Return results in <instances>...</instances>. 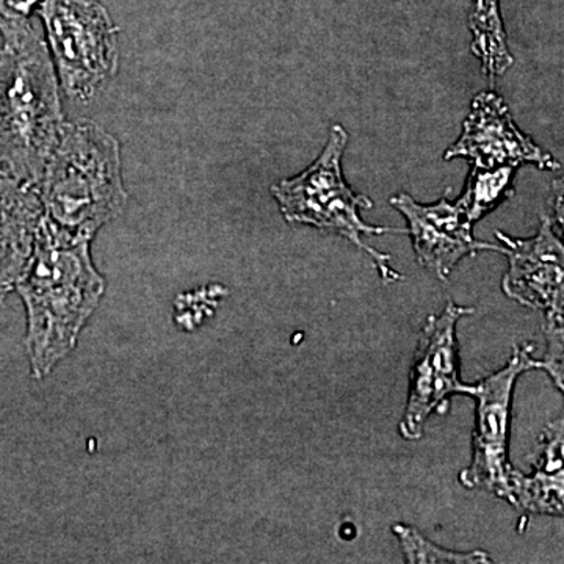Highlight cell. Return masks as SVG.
I'll return each instance as SVG.
<instances>
[{"instance_id":"obj_1","label":"cell","mask_w":564,"mask_h":564,"mask_svg":"<svg viewBox=\"0 0 564 564\" xmlns=\"http://www.w3.org/2000/svg\"><path fill=\"white\" fill-rule=\"evenodd\" d=\"M90 243L63 236L41 217L31 259L14 285L25 307V350L35 380H44L76 348L101 303L106 280Z\"/></svg>"},{"instance_id":"obj_2","label":"cell","mask_w":564,"mask_h":564,"mask_svg":"<svg viewBox=\"0 0 564 564\" xmlns=\"http://www.w3.org/2000/svg\"><path fill=\"white\" fill-rule=\"evenodd\" d=\"M39 191L47 225L70 239L91 242L128 203L120 143L96 122H65Z\"/></svg>"},{"instance_id":"obj_3","label":"cell","mask_w":564,"mask_h":564,"mask_svg":"<svg viewBox=\"0 0 564 564\" xmlns=\"http://www.w3.org/2000/svg\"><path fill=\"white\" fill-rule=\"evenodd\" d=\"M63 124L58 79L35 31L0 52V170L39 187Z\"/></svg>"},{"instance_id":"obj_4","label":"cell","mask_w":564,"mask_h":564,"mask_svg":"<svg viewBox=\"0 0 564 564\" xmlns=\"http://www.w3.org/2000/svg\"><path fill=\"white\" fill-rule=\"evenodd\" d=\"M347 143L348 133L343 126H333L328 143L317 161L296 176L274 184L273 198L280 206L282 217L289 223L313 226L344 237L372 258L386 282L400 281L402 274L395 272L389 263L391 256L369 247L362 236L406 231L367 225L359 217V210L370 209L373 203L367 196L352 192L345 181L343 158Z\"/></svg>"},{"instance_id":"obj_5","label":"cell","mask_w":564,"mask_h":564,"mask_svg":"<svg viewBox=\"0 0 564 564\" xmlns=\"http://www.w3.org/2000/svg\"><path fill=\"white\" fill-rule=\"evenodd\" d=\"M39 14L62 90L87 104L118 73V28L99 0H41Z\"/></svg>"},{"instance_id":"obj_6","label":"cell","mask_w":564,"mask_h":564,"mask_svg":"<svg viewBox=\"0 0 564 564\" xmlns=\"http://www.w3.org/2000/svg\"><path fill=\"white\" fill-rule=\"evenodd\" d=\"M532 351L530 344L516 345L507 366L475 386L478 408L473 462L459 475L466 488L496 494L511 505H514L508 463L511 402L518 378L527 370L540 369V361L533 358Z\"/></svg>"},{"instance_id":"obj_7","label":"cell","mask_w":564,"mask_h":564,"mask_svg":"<svg viewBox=\"0 0 564 564\" xmlns=\"http://www.w3.org/2000/svg\"><path fill=\"white\" fill-rule=\"evenodd\" d=\"M473 307L448 303L440 315L429 318L419 340L413 370H411L410 397L404 410L400 433L404 440H421L430 415L437 413L455 393L474 395L475 386L459 380L458 340L456 325Z\"/></svg>"},{"instance_id":"obj_8","label":"cell","mask_w":564,"mask_h":564,"mask_svg":"<svg viewBox=\"0 0 564 564\" xmlns=\"http://www.w3.org/2000/svg\"><path fill=\"white\" fill-rule=\"evenodd\" d=\"M507 256L503 292L514 302L543 311L545 340H563L564 251L554 231V221L544 217L532 239H513L496 234Z\"/></svg>"},{"instance_id":"obj_9","label":"cell","mask_w":564,"mask_h":564,"mask_svg":"<svg viewBox=\"0 0 564 564\" xmlns=\"http://www.w3.org/2000/svg\"><path fill=\"white\" fill-rule=\"evenodd\" d=\"M445 161L466 159L473 169H519L536 165L558 170L560 163L524 135L511 118L507 104L492 91L475 96L473 110L464 121L463 133L445 152Z\"/></svg>"},{"instance_id":"obj_10","label":"cell","mask_w":564,"mask_h":564,"mask_svg":"<svg viewBox=\"0 0 564 564\" xmlns=\"http://www.w3.org/2000/svg\"><path fill=\"white\" fill-rule=\"evenodd\" d=\"M391 204L406 218L417 261L440 280H447L452 270L466 256L489 250L502 251L500 245L478 242L473 236V221L458 203L447 198L434 204L415 203L406 193L393 196Z\"/></svg>"},{"instance_id":"obj_11","label":"cell","mask_w":564,"mask_h":564,"mask_svg":"<svg viewBox=\"0 0 564 564\" xmlns=\"http://www.w3.org/2000/svg\"><path fill=\"white\" fill-rule=\"evenodd\" d=\"M41 217L39 187L0 170V304L28 267Z\"/></svg>"},{"instance_id":"obj_12","label":"cell","mask_w":564,"mask_h":564,"mask_svg":"<svg viewBox=\"0 0 564 564\" xmlns=\"http://www.w3.org/2000/svg\"><path fill=\"white\" fill-rule=\"evenodd\" d=\"M514 507L538 514H563V432H547L543 459L533 477L510 470Z\"/></svg>"},{"instance_id":"obj_13","label":"cell","mask_w":564,"mask_h":564,"mask_svg":"<svg viewBox=\"0 0 564 564\" xmlns=\"http://www.w3.org/2000/svg\"><path fill=\"white\" fill-rule=\"evenodd\" d=\"M514 173L516 169H510V166L470 170L466 188H464L462 198L456 203L459 204L470 221L481 220L486 214L496 209L505 199L513 196Z\"/></svg>"},{"instance_id":"obj_14","label":"cell","mask_w":564,"mask_h":564,"mask_svg":"<svg viewBox=\"0 0 564 564\" xmlns=\"http://www.w3.org/2000/svg\"><path fill=\"white\" fill-rule=\"evenodd\" d=\"M393 533L399 538L404 558L408 563H447V564H477L491 563L485 552H452L445 551L440 545L430 543L417 530L408 525L393 527Z\"/></svg>"},{"instance_id":"obj_15","label":"cell","mask_w":564,"mask_h":564,"mask_svg":"<svg viewBox=\"0 0 564 564\" xmlns=\"http://www.w3.org/2000/svg\"><path fill=\"white\" fill-rule=\"evenodd\" d=\"M41 0H0V35L3 47H14L36 31L33 14L39 13Z\"/></svg>"}]
</instances>
